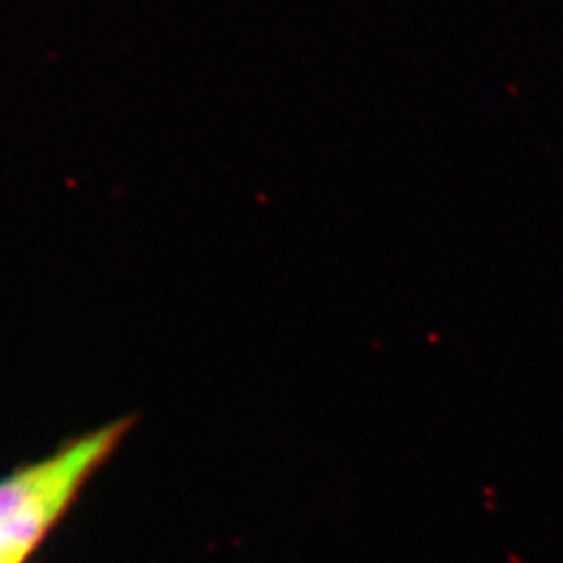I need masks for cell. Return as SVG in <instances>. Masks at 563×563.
Listing matches in <instances>:
<instances>
[{
	"instance_id": "cell-1",
	"label": "cell",
	"mask_w": 563,
	"mask_h": 563,
	"mask_svg": "<svg viewBox=\"0 0 563 563\" xmlns=\"http://www.w3.org/2000/svg\"><path fill=\"white\" fill-rule=\"evenodd\" d=\"M134 418L90 430L0 478V563H27L113 457Z\"/></svg>"
}]
</instances>
